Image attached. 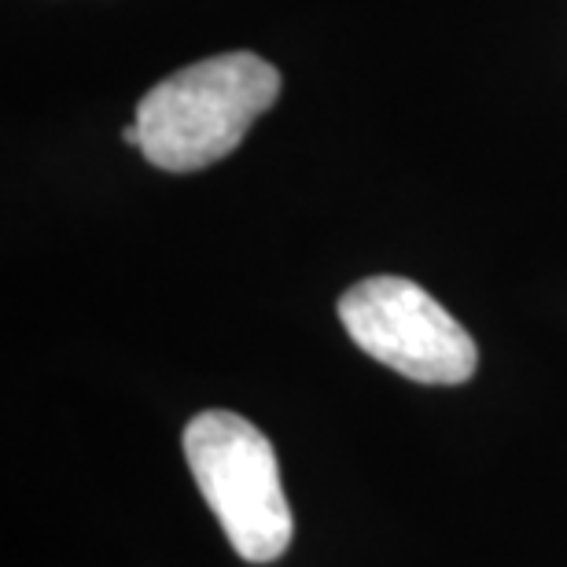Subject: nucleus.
<instances>
[{"mask_svg":"<svg viewBox=\"0 0 567 567\" xmlns=\"http://www.w3.org/2000/svg\"><path fill=\"white\" fill-rule=\"evenodd\" d=\"M280 96V71L255 52H225L163 78L137 104L141 152L166 174L233 155Z\"/></svg>","mask_w":567,"mask_h":567,"instance_id":"nucleus-1","label":"nucleus"},{"mask_svg":"<svg viewBox=\"0 0 567 567\" xmlns=\"http://www.w3.org/2000/svg\"><path fill=\"white\" fill-rule=\"evenodd\" d=\"M122 141L133 144V147H141V126H137V122H130V126L122 130Z\"/></svg>","mask_w":567,"mask_h":567,"instance_id":"nucleus-4","label":"nucleus"},{"mask_svg":"<svg viewBox=\"0 0 567 567\" xmlns=\"http://www.w3.org/2000/svg\"><path fill=\"white\" fill-rule=\"evenodd\" d=\"M347 336L405 380L453 388L480 365L475 339L446 306L405 277H365L336 302Z\"/></svg>","mask_w":567,"mask_h":567,"instance_id":"nucleus-3","label":"nucleus"},{"mask_svg":"<svg viewBox=\"0 0 567 567\" xmlns=\"http://www.w3.org/2000/svg\"><path fill=\"white\" fill-rule=\"evenodd\" d=\"M185 461L221 535L247 564H274L291 546L280 464L262 431L229 410H203L185 427Z\"/></svg>","mask_w":567,"mask_h":567,"instance_id":"nucleus-2","label":"nucleus"}]
</instances>
